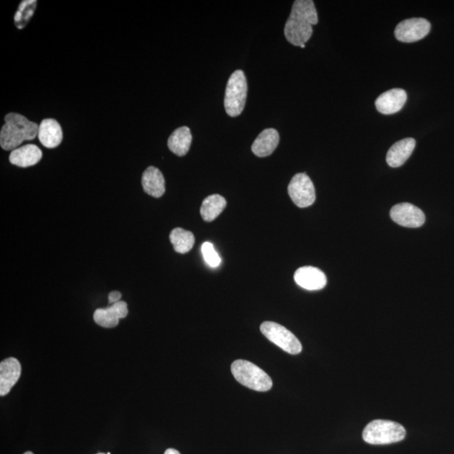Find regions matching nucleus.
Instances as JSON below:
<instances>
[{"label":"nucleus","instance_id":"nucleus-6","mask_svg":"<svg viewBox=\"0 0 454 454\" xmlns=\"http://www.w3.org/2000/svg\"><path fill=\"white\" fill-rule=\"evenodd\" d=\"M260 330L270 342L290 355H299L302 351L300 340L285 326L276 322L265 321L261 325Z\"/></svg>","mask_w":454,"mask_h":454},{"label":"nucleus","instance_id":"nucleus-5","mask_svg":"<svg viewBox=\"0 0 454 454\" xmlns=\"http://www.w3.org/2000/svg\"><path fill=\"white\" fill-rule=\"evenodd\" d=\"M247 95V82L245 73L237 70L231 74L226 89L225 109L227 115L237 117L245 107Z\"/></svg>","mask_w":454,"mask_h":454},{"label":"nucleus","instance_id":"nucleus-23","mask_svg":"<svg viewBox=\"0 0 454 454\" xmlns=\"http://www.w3.org/2000/svg\"><path fill=\"white\" fill-rule=\"evenodd\" d=\"M202 254L209 267L217 268L221 263V259L211 243H204L202 247Z\"/></svg>","mask_w":454,"mask_h":454},{"label":"nucleus","instance_id":"nucleus-15","mask_svg":"<svg viewBox=\"0 0 454 454\" xmlns=\"http://www.w3.org/2000/svg\"><path fill=\"white\" fill-rule=\"evenodd\" d=\"M38 138L43 146L55 148L63 141V130L54 119H45L39 125Z\"/></svg>","mask_w":454,"mask_h":454},{"label":"nucleus","instance_id":"nucleus-20","mask_svg":"<svg viewBox=\"0 0 454 454\" xmlns=\"http://www.w3.org/2000/svg\"><path fill=\"white\" fill-rule=\"evenodd\" d=\"M226 207V200L220 195L208 196L204 200L200 208L203 220L207 222L216 220Z\"/></svg>","mask_w":454,"mask_h":454},{"label":"nucleus","instance_id":"nucleus-2","mask_svg":"<svg viewBox=\"0 0 454 454\" xmlns=\"http://www.w3.org/2000/svg\"><path fill=\"white\" fill-rule=\"evenodd\" d=\"M4 121L6 124L0 132V145L4 150L14 151L25 141L38 136L39 125L20 114H8Z\"/></svg>","mask_w":454,"mask_h":454},{"label":"nucleus","instance_id":"nucleus-7","mask_svg":"<svg viewBox=\"0 0 454 454\" xmlns=\"http://www.w3.org/2000/svg\"><path fill=\"white\" fill-rule=\"evenodd\" d=\"M290 197L297 207L307 208L316 202V190L307 174L297 173L288 187Z\"/></svg>","mask_w":454,"mask_h":454},{"label":"nucleus","instance_id":"nucleus-9","mask_svg":"<svg viewBox=\"0 0 454 454\" xmlns=\"http://www.w3.org/2000/svg\"><path fill=\"white\" fill-rule=\"evenodd\" d=\"M391 217L395 223L409 228H417L426 221L425 214L422 209L410 203L395 204L391 209Z\"/></svg>","mask_w":454,"mask_h":454},{"label":"nucleus","instance_id":"nucleus-1","mask_svg":"<svg viewBox=\"0 0 454 454\" xmlns=\"http://www.w3.org/2000/svg\"><path fill=\"white\" fill-rule=\"evenodd\" d=\"M317 23V12L312 0H296L286 24V40L295 47L305 45L312 36V26Z\"/></svg>","mask_w":454,"mask_h":454},{"label":"nucleus","instance_id":"nucleus-27","mask_svg":"<svg viewBox=\"0 0 454 454\" xmlns=\"http://www.w3.org/2000/svg\"><path fill=\"white\" fill-rule=\"evenodd\" d=\"M301 48H305V45L300 46Z\"/></svg>","mask_w":454,"mask_h":454},{"label":"nucleus","instance_id":"nucleus-17","mask_svg":"<svg viewBox=\"0 0 454 454\" xmlns=\"http://www.w3.org/2000/svg\"><path fill=\"white\" fill-rule=\"evenodd\" d=\"M42 158V152L34 144H27L12 151L10 155V161L12 164L20 168H28L36 165Z\"/></svg>","mask_w":454,"mask_h":454},{"label":"nucleus","instance_id":"nucleus-8","mask_svg":"<svg viewBox=\"0 0 454 454\" xmlns=\"http://www.w3.org/2000/svg\"><path fill=\"white\" fill-rule=\"evenodd\" d=\"M431 24L423 18H412L403 21L396 26L395 35L397 40L412 43L422 40L429 35Z\"/></svg>","mask_w":454,"mask_h":454},{"label":"nucleus","instance_id":"nucleus-22","mask_svg":"<svg viewBox=\"0 0 454 454\" xmlns=\"http://www.w3.org/2000/svg\"><path fill=\"white\" fill-rule=\"evenodd\" d=\"M37 6V0H25L20 3L18 11L15 16V24L17 28L24 29L29 23Z\"/></svg>","mask_w":454,"mask_h":454},{"label":"nucleus","instance_id":"nucleus-14","mask_svg":"<svg viewBox=\"0 0 454 454\" xmlns=\"http://www.w3.org/2000/svg\"><path fill=\"white\" fill-rule=\"evenodd\" d=\"M416 147L413 138H405L397 142L387 152L386 161L391 168H399L410 158Z\"/></svg>","mask_w":454,"mask_h":454},{"label":"nucleus","instance_id":"nucleus-25","mask_svg":"<svg viewBox=\"0 0 454 454\" xmlns=\"http://www.w3.org/2000/svg\"><path fill=\"white\" fill-rule=\"evenodd\" d=\"M164 454H181L180 452L176 450V449L168 448L165 451Z\"/></svg>","mask_w":454,"mask_h":454},{"label":"nucleus","instance_id":"nucleus-19","mask_svg":"<svg viewBox=\"0 0 454 454\" xmlns=\"http://www.w3.org/2000/svg\"><path fill=\"white\" fill-rule=\"evenodd\" d=\"M192 143V134L190 129L187 126H182L174 130L168 138V146L170 151L177 156L183 157L188 154Z\"/></svg>","mask_w":454,"mask_h":454},{"label":"nucleus","instance_id":"nucleus-4","mask_svg":"<svg viewBox=\"0 0 454 454\" xmlns=\"http://www.w3.org/2000/svg\"><path fill=\"white\" fill-rule=\"evenodd\" d=\"M231 373L241 385L253 391L265 392L273 386L271 378L250 361L235 360L231 364Z\"/></svg>","mask_w":454,"mask_h":454},{"label":"nucleus","instance_id":"nucleus-11","mask_svg":"<svg viewBox=\"0 0 454 454\" xmlns=\"http://www.w3.org/2000/svg\"><path fill=\"white\" fill-rule=\"evenodd\" d=\"M128 314V304L124 301H119L111 305L106 309H96L94 314V320L100 326L104 329H113L119 324L120 319L125 318Z\"/></svg>","mask_w":454,"mask_h":454},{"label":"nucleus","instance_id":"nucleus-3","mask_svg":"<svg viewBox=\"0 0 454 454\" xmlns=\"http://www.w3.org/2000/svg\"><path fill=\"white\" fill-rule=\"evenodd\" d=\"M407 431L400 423L388 420H374L365 427L363 438L367 443L386 445L400 442Z\"/></svg>","mask_w":454,"mask_h":454},{"label":"nucleus","instance_id":"nucleus-28","mask_svg":"<svg viewBox=\"0 0 454 454\" xmlns=\"http://www.w3.org/2000/svg\"><path fill=\"white\" fill-rule=\"evenodd\" d=\"M97 454H106V453H97Z\"/></svg>","mask_w":454,"mask_h":454},{"label":"nucleus","instance_id":"nucleus-26","mask_svg":"<svg viewBox=\"0 0 454 454\" xmlns=\"http://www.w3.org/2000/svg\"><path fill=\"white\" fill-rule=\"evenodd\" d=\"M24 454H34V453L32 452L28 451V452L25 453Z\"/></svg>","mask_w":454,"mask_h":454},{"label":"nucleus","instance_id":"nucleus-10","mask_svg":"<svg viewBox=\"0 0 454 454\" xmlns=\"http://www.w3.org/2000/svg\"><path fill=\"white\" fill-rule=\"evenodd\" d=\"M294 278L297 285L311 291L322 290L327 283L325 274L312 266H305L297 269Z\"/></svg>","mask_w":454,"mask_h":454},{"label":"nucleus","instance_id":"nucleus-16","mask_svg":"<svg viewBox=\"0 0 454 454\" xmlns=\"http://www.w3.org/2000/svg\"><path fill=\"white\" fill-rule=\"evenodd\" d=\"M279 143V135L273 128L263 130L252 143V151L257 157L265 158L271 155Z\"/></svg>","mask_w":454,"mask_h":454},{"label":"nucleus","instance_id":"nucleus-21","mask_svg":"<svg viewBox=\"0 0 454 454\" xmlns=\"http://www.w3.org/2000/svg\"><path fill=\"white\" fill-rule=\"evenodd\" d=\"M170 242L173 244L176 252L185 254L193 248L195 235L191 231L176 228L170 233Z\"/></svg>","mask_w":454,"mask_h":454},{"label":"nucleus","instance_id":"nucleus-29","mask_svg":"<svg viewBox=\"0 0 454 454\" xmlns=\"http://www.w3.org/2000/svg\"><path fill=\"white\" fill-rule=\"evenodd\" d=\"M107 454H111L110 452L107 453Z\"/></svg>","mask_w":454,"mask_h":454},{"label":"nucleus","instance_id":"nucleus-13","mask_svg":"<svg viewBox=\"0 0 454 454\" xmlns=\"http://www.w3.org/2000/svg\"><path fill=\"white\" fill-rule=\"evenodd\" d=\"M21 365L16 357H8L0 364V395L4 396L11 392L13 386L19 381Z\"/></svg>","mask_w":454,"mask_h":454},{"label":"nucleus","instance_id":"nucleus-18","mask_svg":"<svg viewBox=\"0 0 454 454\" xmlns=\"http://www.w3.org/2000/svg\"><path fill=\"white\" fill-rule=\"evenodd\" d=\"M144 191L154 198H160L165 193V180L163 173L155 167L147 168L142 174Z\"/></svg>","mask_w":454,"mask_h":454},{"label":"nucleus","instance_id":"nucleus-24","mask_svg":"<svg viewBox=\"0 0 454 454\" xmlns=\"http://www.w3.org/2000/svg\"><path fill=\"white\" fill-rule=\"evenodd\" d=\"M121 294L119 291H112L111 293L109 295V302H110L111 305L116 304L121 301Z\"/></svg>","mask_w":454,"mask_h":454},{"label":"nucleus","instance_id":"nucleus-12","mask_svg":"<svg viewBox=\"0 0 454 454\" xmlns=\"http://www.w3.org/2000/svg\"><path fill=\"white\" fill-rule=\"evenodd\" d=\"M407 94L400 89H394L385 92L379 96L375 102V106L379 112L384 115H392L399 112L407 102Z\"/></svg>","mask_w":454,"mask_h":454}]
</instances>
